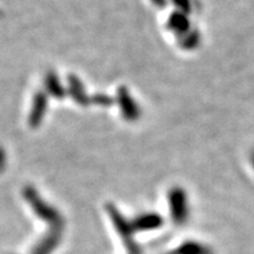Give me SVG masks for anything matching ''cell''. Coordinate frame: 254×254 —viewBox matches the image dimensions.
I'll return each instance as SVG.
<instances>
[{
	"mask_svg": "<svg viewBox=\"0 0 254 254\" xmlns=\"http://www.w3.org/2000/svg\"><path fill=\"white\" fill-rule=\"evenodd\" d=\"M171 205H172L173 218L177 222H184L189 215L186 194L183 190L177 189L171 193Z\"/></svg>",
	"mask_w": 254,
	"mask_h": 254,
	"instance_id": "obj_1",
	"label": "cell"
},
{
	"mask_svg": "<svg viewBox=\"0 0 254 254\" xmlns=\"http://www.w3.org/2000/svg\"><path fill=\"white\" fill-rule=\"evenodd\" d=\"M178 254H214L213 250L201 243L190 241L178 250Z\"/></svg>",
	"mask_w": 254,
	"mask_h": 254,
	"instance_id": "obj_2",
	"label": "cell"
},
{
	"mask_svg": "<svg viewBox=\"0 0 254 254\" xmlns=\"http://www.w3.org/2000/svg\"><path fill=\"white\" fill-rule=\"evenodd\" d=\"M171 26L173 27V30L180 32V33H184V32L190 30V23L187 21V19L179 13L173 15L172 19H171Z\"/></svg>",
	"mask_w": 254,
	"mask_h": 254,
	"instance_id": "obj_3",
	"label": "cell"
},
{
	"mask_svg": "<svg viewBox=\"0 0 254 254\" xmlns=\"http://www.w3.org/2000/svg\"><path fill=\"white\" fill-rule=\"evenodd\" d=\"M176 2L178 4V6L184 8L185 12H190V1L189 0H176Z\"/></svg>",
	"mask_w": 254,
	"mask_h": 254,
	"instance_id": "obj_4",
	"label": "cell"
},
{
	"mask_svg": "<svg viewBox=\"0 0 254 254\" xmlns=\"http://www.w3.org/2000/svg\"><path fill=\"white\" fill-rule=\"evenodd\" d=\"M251 159H252V164H253V167H254V153L252 154V158H251Z\"/></svg>",
	"mask_w": 254,
	"mask_h": 254,
	"instance_id": "obj_5",
	"label": "cell"
}]
</instances>
